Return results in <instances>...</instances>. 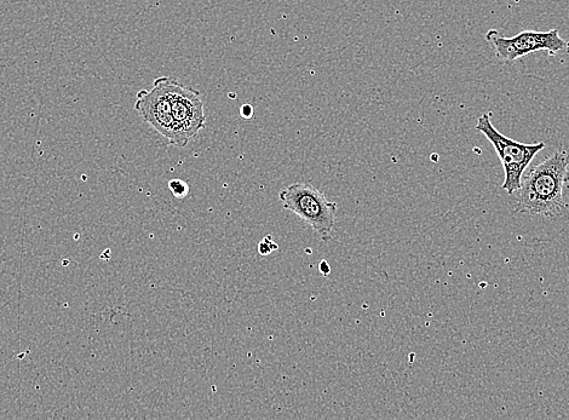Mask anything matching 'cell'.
<instances>
[{
  "instance_id": "obj_6",
  "label": "cell",
  "mask_w": 569,
  "mask_h": 420,
  "mask_svg": "<svg viewBox=\"0 0 569 420\" xmlns=\"http://www.w3.org/2000/svg\"><path fill=\"white\" fill-rule=\"evenodd\" d=\"M169 189L176 198H185L189 193V186L185 181L182 180H172L169 182Z\"/></svg>"
},
{
  "instance_id": "obj_2",
  "label": "cell",
  "mask_w": 569,
  "mask_h": 420,
  "mask_svg": "<svg viewBox=\"0 0 569 420\" xmlns=\"http://www.w3.org/2000/svg\"><path fill=\"white\" fill-rule=\"evenodd\" d=\"M279 199L285 210L293 212L312 227L324 243L333 239L337 204L310 183H293L280 192Z\"/></svg>"
},
{
  "instance_id": "obj_9",
  "label": "cell",
  "mask_w": 569,
  "mask_h": 420,
  "mask_svg": "<svg viewBox=\"0 0 569 420\" xmlns=\"http://www.w3.org/2000/svg\"><path fill=\"white\" fill-rule=\"evenodd\" d=\"M319 269H320V272L323 273L325 276L329 275L331 272V268L329 266V263H327L326 261H323L320 263Z\"/></svg>"
},
{
  "instance_id": "obj_8",
  "label": "cell",
  "mask_w": 569,
  "mask_h": 420,
  "mask_svg": "<svg viewBox=\"0 0 569 420\" xmlns=\"http://www.w3.org/2000/svg\"><path fill=\"white\" fill-rule=\"evenodd\" d=\"M240 115L244 119H251L252 117H254V107L250 105L241 106Z\"/></svg>"
},
{
  "instance_id": "obj_4",
  "label": "cell",
  "mask_w": 569,
  "mask_h": 420,
  "mask_svg": "<svg viewBox=\"0 0 569 420\" xmlns=\"http://www.w3.org/2000/svg\"><path fill=\"white\" fill-rule=\"evenodd\" d=\"M170 97L172 134L170 145L185 148L205 129L206 115L200 92L183 85L180 80L166 77Z\"/></svg>"
},
{
  "instance_id": "obj_3",
  "label": "cell",
  "mask_w": 569,
  "mask_h": 420,
  "mask_svg": "<svg viewBox=\"0 0 569 420\" xmlns=\"http://www.w3.org/2000/svg\"><path fill=\"white\" fill-rule=\"evenodd\" d=\"M492 114H482L477 119L476 130L484 134L496 149L500 161H502L505 180L503 183L504 191L509 195L515 194L521 187L522 176L525 174L528 165L536 155L545 148L544 142L526 145L504 136L494 128L492 124Z\"/></svg>"
},
{
  "instance_id": "obj_7",
  "label": "cell",
  "mask_w": 569,
  "mask_h": 420,
  "mask_svg": "<svg viewBox=\"0 0 569 420\" xmlns=\"http://www.w3.org/2000/svg\"><path fill=\"white\" fill-rule=\"evenodd\" d=\"M279 246L272 238V235H268V237L264 238L260 245H258V252H260L261 256H268L270 253L277 251Z\"/></svg>"
},
{
  "instance_id": "obj_5",
  "label": "cell",
  "mask_w": 569,
  "mask_h": 420,
  "mask_svg": "<svg viewBox=\"0 0 569 420\" xmlns=\"http://www.w3.org/2000/svg\"><path fill=\"white\" fill-rule=\"evenodd\" d=\"M486 40L497 59L504 63H514L539 51H548L551 56L569 54V42L560 36L556 28L546 32L523 31L510 38L503 37L497 30H490L486 33Z\"/></svg>"
},
{
  "instance_id": "obj_1",
  "label": "cell",
  "mask_w": 569,
  "mask_h": 420,
  "mask_svg": "<svg viewBox=\"0 0 569 420\" xmlns=\"http://www.w3.org/2000/svg\"><path fill=\"white\" fill-rule=\"evenodd\" d=\"M569 154L553 155L523 174L516 210L532 216L555 217L566 207L563 188L568 180Z\"/></svg>"
}]
</instances>
